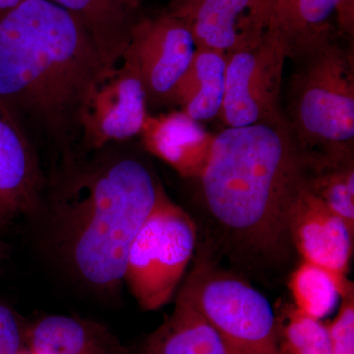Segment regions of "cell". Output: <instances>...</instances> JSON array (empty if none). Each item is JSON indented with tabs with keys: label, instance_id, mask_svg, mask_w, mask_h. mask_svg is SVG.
Returning <instances> with one entry per match:
<instances>
[{
	"label": "cell",
	"instance_id": "1",
	"mask_svg": "<svg viewBox=\"0 0 354 354\" xmlns=\"http://www.w3.org/2000/svg\"><path fill=\"white\" fill-rule=\"evenodd\" d=\"M113 70L50 0H25L0 15V113L36 152L44 145L73 157L88 102Z\"/></svg>",
	"mask_w": 354,
	"mask_h": 354
},
{
	"label": "cell",
	"instance_id": "22",
	"mask_svg": "<svg viewBox=\"0 0 354 354\" xmlns=\"http://www.w3.org/2000/svg\"><path fill=\"white\" fill-rule=\"evenodd\" d=\"M353 290L344 297L339 313L327 324L333 354H354V297Z\"/></svg>",
	"mask_w": 354,
	"mask_h": 354
},
{
	"label": "cell",
	"instance_id": "27",
	"mask_svg": "<svg viewBox=\"0 0 354 354\" xmlns=\"http://www.w3.org/2000/svg\"><path fill=\"white\" fill-rule=\"evenodd\" d=\"M6 245L0 241V263H1V261L4 259V257H6Z\"/></svg>",
	"mask_w": 354,
	"mask_h": 354
},
{
	"label": "cell",
	"instance_id": "17",
	"mask_svg": "<svg viewBox=\"0 0 354 354\" xmlns=\"http://www.w3.org/2000/svg\"><path fill=\"white\" fill-rule=\"evenodd\" d=\"M147 354H234L223 337L183 295L149 337Z\"/></svg>",
	"mask_w": 354,
	"mask_h": 354
},
{
	"label": "cell",
	"instance_id": "15",
	"mask_svg": "<svg viewBox=\"0 0 354 354\" xmlns=\"http://www.w3.org/2000/svg\"><path fill=\"white\" fill-rule=\"evenodd\" d=\"M66 10L84 28L104 64L118 67L129 46L139 11L121 0H50Z\"/></svg>",
	"mask_w": 354,
	"mask_h": 354
},
{
	"label": "cell",
	"instance_id": "16",
	"mask_svg": "<svg viewBox=\"0 0 354 354\" xmlns=\"http://www.w3.org/2000/svg\"><path fill=\"white\" fill-rule=\"evenodd\" d=\"M227 57L218 51L196 48L174 92V104L188 120L207 121L220 116L225 92Z\"/></svg>",
	"mask_w": 354,
	"mask_h": 354
},
{
	"label": "cell",
	"instance_id": "20",
	"mask_svg": "<svg viewBox=\"0 0 354 354\" xmlns=\"http://www.w3.org/2000/svg\"><path fill=\"white\" fill-rule=\"evenodd\" d=\"M309 189L354 230L353 160L315 162Z\"/></svg>",
	"mask_w": 354,
	"mask_h": 354
},
{
	"label": "cell",
	"instance_id": "18",
	"mask_svg": "<svg viewBox=\"0 0 354 354\" xmlns=\"http://www.w3.org/2000/svg\"><path fill=\"white\" fill-rule=\"evenodd\" d=\"M188 118L183 113L165 118L148 116L142 132L148 150L183 176H201L209 150H202L190 134Z\"/></svg>",
	"mask_w": 354,
	"mask_h": 354
},
{
	"label": "cell",
	"instance_id": "21",
	"mask_svg": "<svg viewBox=\"0 0 354 354\" xmlns=\"http://www.w3.org/2000/svg\"><path fill=\"white\" fill-rule=\"evenodd\" d=\"M286 315L281 334L283 354H333L327 325L295 307Z\"/></svg>",
	"mask_w": 354,
	"mask_h": 354
},
{
	"label": "cell",
	"instance_id": "23",
	"mask_svg": "<svg viewBox=\"0 0 354 354\" xmlns=\"http://www.w3.org/2000/svg\"><path fill=\"white\" fill-rule=\"evenodd\" d=\"M27 330L19 316L8 305L0 302V354L23 353Z\"/></svg>",
	"mask_w": 354,
	"mask_h": 354
},
{
	"label": "cell",
	"instance_id": "6",
	"mask_svg": "<svg viewBox=\"0 0 354 354\" xmlns=\"http://www.w3.org/2000/svg\"><path fill=\"white\" fill-rule=\"evenodd\" d=\"M179 295L213 326L232 353L283 354L271 304L245 281L202 266Z\"/></svg>",
	"mask_w": 354,
	"mask_h": 354
},
{
	"label": "cell",
	"instance_id": "8",
	"mask_svg": "<svg viewBox=\"0 0 354 354\" xmlns=\"http://www.w3.org/2000/svg\"><path fill=\"white\" fill-rule=\"evenodd\" d=\"M196 50L185 24L167 9L138 15L121 62L132 65L145 88L147 102L174 104V92Z\"/></svg>",
	"mask_w": 354,
	"mask_h": 354
},
{
	"label": "cell",
	"instance_id": "25",
	"mask_svg": "<svg viewBox=\"0 0 354 354\" xmlns=\"http://www.w3.org/2000/svg\"><path fill=\"white\" fill-rule=\"evenodd\" d=\"M121 1L124 2L132 10L139 11L142 4H143L144 0H121Z\"/></svg>",
	"mask_w": 354,
	"mask_h": 354
},
{
	"label": "cell",
	"instance_id": "12",
	"mask_svg": "<svg viewBox=\"0 0 354 354\" xmlns=\"http://www.w3.org/2000/svg\"><path fill=\"white\" fill-rule=\"evenodd\" d=\"M270 30L288 58L335 32L353 38L354 0H269Z\"/></svg>",
	"mask_w": 354,
	"mask_h": 354
},
{
	"label": "cell",
	"instance_id": "28",
	"mask_svg": "<svg viewBox=\"0 0 354 354\" xmlns=\"http://www.w3.org/2000/svg\"><path fill=\"white\" fill-rule=\"evenodd\" d=\"M19 354H32L31 353H26V351H23V353H21Z\"/></svg>",
	"mask_w": 354,
	"mask_h": 354
},
{
	"label": "cell",
	"instance_id": "13",
	"mask_svg": "<svg viewBox=\"0 0 354 354\" xmlns=\"http://www.w3.org/2000/svg\"><path fill=\"white\" fill-rule=\"evenodd\" d=\"M41 171L38 156L19 128L0 113V206L7 215L38 207Z\"/></svg>",
	"mask_w": 354,
	"mask_h": 354
},
{
	"label": "cell",
	"instance_id": "3",
	"mask_svg": "<svg viewBox=\"0 0 354 354\" xmlns=\"http://www.w3.org/2000/svg\"><path fill=\"white\" fill-rule=\"evenodd\" d=\"M164 194L136 158H102L75 171L53 205L60 257L83 283L102 290L118 288L132 241Z\"/></svg>",
	"mask_w": 354,
	"mask_h": 354
},
{
	"label": "cell",
	"instance_id": "2",
	"mask_svg": "<svg viewBox=\"0 0 354 354\" xmlns=\"http://www.w3.org/2000/svg\"><path fill=\"white\" fill-rule=\"evenodd\" d=\"M314 160L285 113L269 122L225 127L209 148L201 176L212 216L256 252L281 255L288 218L308 187Z\"/></svg>",
	"mask_w": 354,
	"mask_h": 354
},
{
	"label": "cell",
	"instance_id": "9",
	"mask_svg": "<svg viewBox=\"0 0 354 354\" xmlns=\"http://www.w3.org/2000/svg\"><path fill=\"white\" fill-rule=\"evenodd\" d=\"M167 10L183 21L196 48L227 57L259 43L269 31V0H169Z\"/></svg>",
	"mask_w": 354,
	"mask_h": 354
},
{
	"label": "cell",
	"instance_id": "4",
	"mask_svg": "<svg viewBox=\"0 0 354 354\" xmlns=\"http://www.w3.org/2000/svg\"><path fill=\"white\" fill-rule=\"evenodd\" d=\"M344 38L335 32L290 59L283 113L300 147L316 160H353V48Z\"/></svg>",
	"mask_w": 354,
	"mask_h": 354
},
{
	"label": "cell",
	"instance_id": "5",
	"mask_svg": "<svg viewBox=\"0 0 354 354\" xmlns=\"http://www.w3.org/2000/svg\"><path fill=\"white\" fill-rule=\"evenodd\" d=\"M190 216L162 195L128 252L124 281L139 306L155 311L176 292L196 245Z\"/></svg>",
	"mask_w": 354,
	"mask_h": 354
},
{
	"label": "cell",
	"instance_id": "10",
	"mask_svg": "<svg viewBox=\"0 0 354 354\" xmlns=\"http://www.w3.org/2000/svg\"><path fill=\"white\" fill-rule=\"evenodd\" d=\"M147 106L139 74L132 65L122 62L100 84L88 102L81 143L100 150L113 142L136 136L148 118Z\"/></svg>",
	"mask_w": 354,
	"mask_h": 354
},
{
	"label": "cell",
	"instance_id": "19",
	"mask_svg": "<svg viewBox=\"0 0 354 354\" xmlns=\"http://www.w3.org/2000/svg\"><path fill=\"white\" fill-rule=\"evenodd\" d=\"M290 288L295 308L318 320L333 311L339 295L346 297L353 290L348 281L305 261L291 276Z\"/></svg>",
	"mask_w": 354,
	"mask_h": 354
},
{
	"label": "cell",
	"instance_id": "24",
	"mask_svg": "<svg viewBox=\"0 0 354 354\" xmlns=\"http://www.w3.org/2000/svg\"><path fill=\"white\" fill-rule=\"evenodd\" d=\"M25 0H0V15L15 8Z\"/></svg>",
	"mask_w": 354,
	"mask_h": 354
},
{
	"label": "cell",
	"instance_id": "7",
	"mask_svg": "<svg viewBox=\"0 0 354 354\" xmlns=\"http://www.w3.org/2000/svg\"><path fill=\"white\" fill-rule=\"evenodd\" d=\"M286 59L285 44L270 29L259 43L227 55L218 116L225 127H249L283 115L279 95Z\"/></svg>",
	"mask_w": 354,
	"mask_h": 354
},
{
	"label": "cell",
	"instance_id": "11",
	"mask_svg": "<svg viewBox=\"0 0 354 354\" xmlns=\"http://www.w3.org/2000/svg\"><path fill=\"white\" fill-rule=\"evenodd\" d=\"M288 234L305 262L348 281L353 230L311 192L309 183L291 209Z\"/></svg>",
	"mask_w": 354,
	"mask_h": 354
},
{
	"label": "cell",
	"instance_id": "14",
	"mask_svg": "<svg viewBox=\"0 0 354 354\" xmlns=\"http://www.w3.org/2000/svg\"><path fill=\"white\" fill-rule=\"evenodd\" d=\"M26 342L32 354H129L108 327L73 316L39 319L27 329Z\"/></svg>",
	"mask_w": 354,
	"mask_h": 354
},
{
	"label": "cell",
	"instance_id": "26",
	"mask_svg": "<svg viewBox=\"0 0 354 354\" xmlns=\"http://www.w3.org/2000/svg\"><path fill=\"white\" fill-rule=\"evenodd\" d=\"M9 218H10V216L7 215L6 212L0 206V228L2 227V225H3Z\"/></svg>",
	"mask_w": 354,
	"mask_h": 354
}]
</instances>
